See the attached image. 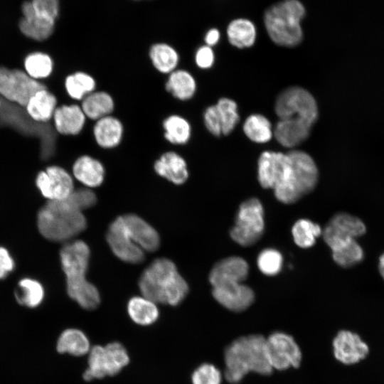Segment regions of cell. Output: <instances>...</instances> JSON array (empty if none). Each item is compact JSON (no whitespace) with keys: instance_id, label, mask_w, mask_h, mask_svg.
I'll return each instance as SVG.
<instances>
[{"instance_id":"obj_10","label":"cell","mask_w":384,"mask_h":384,"mask_svg":"<svg viewBox=\"0 0 384 384\" xmlns=\"http://www.w3.org/2000/svg\"><path fill=\"white\" fill-rule=\"evenodd\" d=\"M89 352L88 368L83 373V378L87 381L114 375L129 362L127 350L118 342L95 346Z\"/></svg>"},{"instance_id":"obj_19","label":"cell","mask_w":384,"mask_h":384,"mask_svg":"<svg viewBox=\"0 0 384 384\" xmlns=\"http://www.w3.org/2000/svg\"><path fill=\"white\" fill-rule=\"evenodd\" d=\"M55 131L63 135L79 134L86 123L87 117L80 105L77 104L58 106L53 116Z\"/></svg>"},{"instance_id":"obj_5","label":"cell","mask_w":384,"mask_h":384,"mask_svg":"<svg viewBox=\"0 0 384 384\" xmlns=\"http://www.w3.org/2000/svg\"><path fill=\"white\" fill-rule=\"evenodd\" d=\"M142 296L154 303L176 306L188 292V286L169 259L155 260L145 269L139 280Z\"/></svg>"},{"instance_id":"obj_47","label":"cell","mask_w":384,"mask_h":384,"mask_svg":"<svg viewBox=\"0 0 384 384\" xmlns=\"http://www.w3.org/2000/svg\"><path fill=\"white\" fill-rule=\"evenodd\" d=\"M2 104H3V102H2V100H1V98H0V109H1V107H2Z\"/></svg>"},{"instance_id":"obj_18","label":"cell","mask_w":384,"mask_h":384,"mask_svg":"<svg viewBox=\"0 0 384 384\" xmlns=\"http://www.w3.org/2000/svg\"><path fill=\"white\" fill-rule=\"evenodd\" d=\"M157 175L175 185H182L188 179L189 173L185 159L174 151L161 154L154 163Z\"/></svg>"},{"instance_id":"obj_45","label":"cell","mask_w":384,"mask_h":384,"mask_svg":"<svg viewBox=\"0 0 384 384\" xmlns=\"http://www.w3.org/2000/svg\"><path fill=\"white\" fill-rule=\"evenodd\" d=\"M220 32L217 28L210 29L206 34L204 40L206 45L211 47L218 43L220 39Z\"/></svg>"},{"instance_id":"obj_17","label":"cell","mask_w":384,"mask_h":384,"mask_svg":"<svg viewBox=\"0 0 384 384\" xmlns=\"http://www.w3.org/2000/svg\"><path fill=\"white\" fill-rule=\"evenodd\" d=\"M23 18L19 22L21 31L26 36L38 41L47 39L53 33L55 20L37 12L31 1L22 6Z\"/></svg>"},{"instance_id":"obj_40","label":"cell","mask_w":384,"mask_h":384,"mask_svg":"<svg viewBox=\"0 0 384 384\" xmlns=\"http://www.w3.org/2000/svg\"><path fill=\"white\" fill-rule=\"evenodd\" d=\"M191 380L193 384H221L222 374L215 366L203 363L194 370Z\"/></svg>"},{"instance_id":"obj_20","label":"cell","mask_w":384,"mask_h":384,"mask_svg":"<svg viewBox=\"0 0 384 384\" xmlns=\"http://www.w3.org/2000/svg\"><path fill=\"white\" fill-rule=\"evenodd\" d=\"M127 233L133 242L144 252H153L159 246V236L155 229L134 214L122 215Z\"/></svg>"},{"instance_id":"obj_32","label":"cell","mask_w":384,"mask_h":384,"mask_svg":"<svg viewBox=\"0 0 384 384\" xmlns=\"http://www.w3.org/2000/svg\"><path fill=\"white\" fill-rule=\"evenodd\" d=\"M57 350L61 353H68L76 356H83L90 350V341L80 330L68 329L60 334L57 343Z\"/></svg>"},{"instance_id":"obj_43","label":"cell","mask_w":384,"mask_h":384,"mask_svg":"<svg viewBox=\"0 0 384 384\" xmlns=\"http://www.w3.org/2000/svg\"><path fill=\"white\" fill-rule=\"evenodd\" d=\"M214 60L215 55L211 47L204 45L197 49L195 54V63L199 68H210Z\"/></svg>"},{"instance_id":"obj_26","label":"cell","mask_w":384,"mask_h":384,"mask_svg":"<svg viewBox=\"0 0 384 384\" xmlns=\"http://www.w3.org/2000/svg\"><path fill=\"white\" fill-rule=\"evenodd\" d=\"M80 107L87 119L97 121L112 114L115 104L112 96L103 90H95L81 100Z\"/></svg>"},{"instance_id":"obj_15","label":"cell","mask_w":384,"mask_h":384,"mask_svg":"<svg viewBox=\"0 0 384 384\" xmlns=\"http://www.w3.org/2000/svg\"><path fill=\"white\" fill-rule=\"evenodd\" d=\"M214 299L225 308L236 312L247 309L255 300L252 289L238 281H225L212 286Z\"/></svg>"},{"instance_id":"obj_42","label":"cell","mask_w":384,"mask_h":384,"mask_svg":"<svg viewBox=\"0 0 384 384\" xmlns=\"http://www.w3.org/2000/svg\"><path fill=\"white\" fill-rule=\"evenodd\" d=\"M33 9L38 13L55 19L59 10L58 0H31Z\"/></svg>"},{"instance_id":"obj_44","label":"cell","mask_w":384,"mask_h":384,"mask_svg":"<svg viewBox=\"0 0 384 384\" xmlns=\"http://www.w3.org/2000/svg\"><path fill=\"white\" fill-rule=\"evenodd\" d=\"M15 266L14 261L9 251L0 247V279L5 278Z\"/></svg>"},{"instance_id":"obj_16","label":"cell","mask_w":384,"mask_h":384,"mask_svg":"<svg viewBox=\"0 0 384 384\" xmlns=\"http://www.w3.org/2000/svg\"><path fill=\"white\" fill-rule=\"evenodd\" d=\"M334 355L344 364H353L368 353V346L358 335L349 331H339L333 341Z\"/></svg>"},{"instance_id":"obj_14","label":"cell","mask_w":384,"mask_h":384,"mask_svg":"<svg viewBox=\"0 0 384 384\" xmlns=\"http://www.w3.org/2000/svg\"><path fill=\"white\" fill-rule=\"evenodd\" d=\"M107 241L112 252L119 260L132 264L144 260V251L129 235L122 216L117 218L109 226Z\"/></svg>"},{"instance_id":"obj_27","label":"cell","mask_w":384,"mask_h":384,"mask_svg":"<svg viewBox=\"0 0 384 384\" xmlns=\"http://www.w3.org/2000/svg\"><path fill=\"white\" fill-rule=\"evenodd\" d=\"M165 89L175 99L188 101L196 93V81L189 71L177 68L168 75Z\"/></svg>"},{"instance_id":"obj_41","label":"cell","mask_w":384,"mask_h":384,"mask_svg":"<svg viewBox=\"0 0 384 384\" xmlns=\"http://www.w3.org/2000/svg\"><path fill=\"white\" fill-rule=\"evenodd\" d=\"M204 124L208 131L215 137L222 134V125L216 105L208 107L203 113Z\"/></svg>"},{"instance_id":"obj_31","label":"cell","mask_w":384,"mask_h":384,"mask_svg":"<svg viewBox=\"0 0 384 384\" xmlns=\"http://www.w3.org/2000/svg\"><path fill=\"white\" fill-rule=\"evenodd\" d=\"M156 304L144 297H134L127 304V311L131 319L137 324L148 326L159 317Z\"/></svg>"},{"instance_id":"obj_25","label":"cell","mask_w":384,"mask_h":384,"mask_svg":"<svg viewBox=\"0 0 384 384\" xmlns=\"http://www.w3.org/2000/svg\"><path fill=\"white\" fill-rule=\"evenodd\" d=\"M58 100L46 87L35 92L25 106L28 117L36 122L46 123L53 118Z\"/></svg>"},{"instance_id":"obj_13","label":"cell","mask_w":384,"mask_h":384,"mask_svg":"<svg viewBox=\"0 0 384 384\" xmlns=\"http://www.w3.org/2000/svg\"><path fill=\"white\" fill-rule=\"evenodd\" d=\"M36 184L42 196L48 201H59L67 198L75 190L73 176L63 167L52 165L41 171Z\"/></svg>"},{"instance_id":"obj_28","label":"cell","mask_w":384,"mask_h":384,"mask_svg":"<svg viewBox=\"0 0 384 384\" xmlns=\"http://www.w3.org/2000/svg\"><path fill=\"white\" fill-rule=\"evenodd\" d=\"M226 33L230 43L238 48L251 47L257 38L255 25L245 18L232 20L228 25Z\"/></svg>"},{"instance_id":"obj_35","label":"cell","mask_w":384,"mask_h":384,"mask_svg":"<svg viewBox=\"0 0 384 384\" xmlns=\"http://www.w3.org/2000/svg\"><path fill=\"white\" fill-rule=\"evenodd\" d=\"M18 290L16 292V301L21 305L34 308L43 301L45 295L43 287L38 281L23 278L18 282Z\"/></svg>"},{"instance_id":"obj_30","label":"cell","mask_w":384,"mask_h":384,"mask_svg":"<svg viewBox=\"0 0 384 384\" xmlns=\"http://www.w3.org/2000/svg\"><path fill=\"white\" fill-rule=\"evenodd\" d=\"M162 127L165 139L171 144L182 146L186 144L191 139V124L181 115H169L163 120Z\"/></svg>"},{"instance_id":"obj_33","label":"cell","mask_w":384,"mask_h":384,"mask_svg":"<svg viewBox=\"0 0 384 384\" xmlns=\"http://www.w3.org/2000/svg\"><path fill=\"white\" fill-rule=\"evenodd\" d=\"M64 86L67 94L72 99L81 101L87 95L96 90L97 82L90 74L77 71L65 78Z\"/></svg>"},{"instance_id":"obj_8","label":"cell","mask_w":384,"mask_h":384,"mask_svg":"<svg viewBox=\"0 0 384 384\" xmlns=\"http://www.w3.org/2000/svg\"><path fill=\"white\" fill-rule=\"evenodd\" d=\"M274 110L279 119H294L314 125L318 118V107L312 95L300 87H290L277 97Z\"/></svg>"},{"instance_id":"obj_34","label":"cell","mask_w":384,"mask_h":384,"mask_svg":"<svg viewBox=\"0 0 384 384\" xmlns=\"http://www.w3.org/2000/svg\"><path fill=\"white\" fill-rule=\"evenodd\" d=\"M242 129L245 135L256 143H266L273 135L270 122L260 114L250 115L245 121Z\"/></svg>"},{"instance_id":"obj_23","label":"cell","mask_w":384,"mask_h":384,"mask_svg":"<svg viewBox=\"0 0 384 384\" xmlns=\"http://www.w3.org/2000/svg\"><path fill=\"white\" fill-rule=\"evenodd\" d=\"M249 273L247 262L242 257L232 256L218 262L209 274L211 285L225 281H245Z\"/></svg>"},{"instance_id":"obj_12","label":"cell","mask_w":384,"mask_h":384,"mask_svg":"<svg viewBox=\"0 0 384 384\" xmlns=\"http://www.w3.org/2000/svg\"><path fill=\"white\" fill-rule=\"evenodd\" d=\"M266 352L272 369L284 370L298 368L302 352L294 338L284 332H274L265 338Z\"/></svg>"},{"instance_id":"obj_39","label":"cell","mask_w":384,"mask_h":384,"mask_svg":"<svg viewBox=\"0 0 384 384\" xmlns=\"http://www.w3.org/2000/svg\"><path fill=\"white\" fill-rule=\"evenodd\" d=\"M283 258L281 253L272 248L263 250L257 260V267L261 272L267 276L277 274L282 268Z\"/></svg>"},{"instance_id":"obj_36","label":"cell","mask_w":384,"mask_h":384,"mask_svg":"<svg viewBox=\"0 0 384 384\" xmlns=\"http://www.w3.org/2000/svg\"><path fill=\"white\" fill-rule=\"evenodd\" d=\"M292 234L297 245L302 248L312 247L316 238L322 234L321 226L309 219H299L292 228Z\"/></svg>"},{"instance_id":"obj_46","label":"cell","mask_w":384,"mask_h":384,"mask_svg":"<svg viewBox=\"0 0 384 384\" xmlns=\"http://www.w3.org/2000/svg\"><path fill=\"white\" fill-rule=\"evenodd\" d=\"M378 270L382 277L384 279V253L380 257Z\"/></svg>"},{"instance_id":"obj_21","label":"cell","mask_w":384,"mask_h":384,"mask_svg":"<svg viewBox=\"0 0 384 384\" xmlns=\"http://www.w3.org/2000/svg\"><path fill=\"white\" fill-rule=\"evenodd\" d=\"M74 178L85 188H92L101 186L105 177V169L97 159L87 154L80 156L72 167Z\"/></svg>"},{"instance_id":"obj_4","label":"cell","mask_w":384,"mask_h":384,"mask_svg":"<svg viewBox=\"0 0 384 384\" xmlns=\"http://www.w3.org/2000/svg\"><path fill=\"white\" fill-rule=\"evenodd\" d=\"M366 231V225L361 219L346 213H338L329 220L321 235L331 248L336 263L347 268L363 260L364 252L356 238Z\"/></svg>"},{"instance_id":"obj_3","label":"cell","mask_w":384,"mask_h":384,"mask_svg":"<svg viewBox=\"0 0 384 384\" xmlns=\"http://www.w3.org/2000/svg\"><path fill=\"white\" fill-rule=\"evenodd\" d=\"M224 359V376L232 384L238 383L250 372L268 375L273 370L267 356L265 338L260 334L234 340L225 348Z\"/></svg>"},{"instance_id":"obj_37","label":"cell","mask_w":384,"mask_h":384,"mask_svg":"<svg viewBox=\"0 0 384 384\" xmlns=\"http://www.w3.org/2000/svg\"><path fill=\"white\" fill-rule=\"evenodd\" d=\"M23 65L25 72L36 80L48 78L53 70V61L51 57L41 52H35L28 55Z\"/></svg>"},{"instance_id":"obj_6","label":"cell","mask_w":384,"mask_h":384,"mask_svg":"<svg viewBox=\"0 0 384 384\" xmlns=\"http://www.w3.org/2000/svg\"><path fill=\"white\" fill-rule=\"evenodd\" d=\"M305 14V7L299 0H282L272 5L264 14L268 36L278 46H297L303 38L301 23Z\"/></svg>"},{"instance_id":"obj_9","label":"cell","mask_w":384,"mask_h":384,"mask_svg":"<svg viewBox=\"0 0 384 384\" xmlns=\"http://www.w3.org/2000/svg\"><path fill=\"white\" fill-rule=\"evenodd\" d=\"M264 229L262 205L257 198H252L240 204L230 235L240 245L248 247L261 238Z\"/></svg>"},{"instance_id":"obj_29","label":"cell","mask_w":384,"mask_h":384,"mask_svg":"<svg viewBox=\"0 0 384 384\" xmlns=\"http://www.w3.org/2000/svg\"><path fill=\"white\" fill-rule=\"evenodd\" d=\"M149 57L155 70L166 75L177 69L180 60L177 50L166 43L153 44L149 49Z\"/></svg>"},{"instance_id":"obj_24","label":"cell","mask_w":384,"mask_h":384,"mask_svg":"<svg viewBox=\"0 0 384 384\" xmlns=\"http://www.w3.org/2000/svg\"><path fill=\"white\" fill-rule=\"evenodd\" d=\"M312 125L294 119H279L273 130V135L283 146L293 148L309 136Z\"/></svg>"},{"instance_id":"obj_38","label":"cell","mask_w":384,"mask_h":384,"mask_svg":"<svg viewBox=\"0 0 384 384\" xmlns=\"http://www.w3.org/2000/svg\"><path fill=\"white\" fill-rule=\"evenodd\" d=\"M222 125V134L228 135L239 122L237 104L235 101L223 97L215 105Z\"/></svg>"},{"instance_id":"obj_11","label":"cell","mask_w":384,"mask_h":384,"mask_svg":"<svg viewBox=\"0 0 384 384\" xmlns=\"http://www.w3.org/2000/svg\"><path fill=\"white\" fill-rule=\"evenodd\" d=\"M45 87L22 70L0 66V95L11 102L25 107L30 97Z\"/></svg>"},{"instance_id":"obj_2","label":"cell","mask_w":384,"mask_h":384,"mask_svg":"<svg viewBox=\"0 0 384 384\" xmlns=\"http://www.w3.org/2000/svg\"><path fill=\"white\" fill-rule=\"evenodd\" d=\"M89 258V247L80 240L66 242L60 251L68 294L83 309L92 310L99 305L100 297L97 287L86 279Z\"/></svg>"},{"instance_id":"obj_1","label":"cell","mask_w":384,"mask_h":384,"mask_svg":"<svg viewBox=\"0 0 384 384\" xmlns=\"http://www.w3.org/2000/svg\"><path fill=\"white\" fill-rule=\"evenodd\" d=\"M96 202L95 193L85 187L75 189L63 200L48 201L37 215L40 233L50 241L69 242L86 228L82 211Z\"/></svg>"},{"instance_id":"obj_7","label":"cell","mask_w":384,"mask_h":384,"mask_svg":"<svg viewBox=\"0 0 384 384\" xmlns=\"http://www.w3.org/2000/svg\"><path fill=\"white\" fill-rule=\"evenodd\" d=\"M257 178L262 187L273 189L279 202H289L297 196V174L287 153L262 152L258 160Z\"/></svg>"},{"instance_id":"obj_22","label":"cell","mask_w":384,"mask_h":384,"mask_svg":"<svg viewBox=\"0 0 384 384\" xmlns=\"http://www.w3.org/2000/svg\"><path fill=\"white\" fill-rule=\"evenodd\" d=\"M92 134L96 144L102 149H112L118 146L123 139L124 125L112 114L95 122Z\"/></svg>"}]
</instances>
